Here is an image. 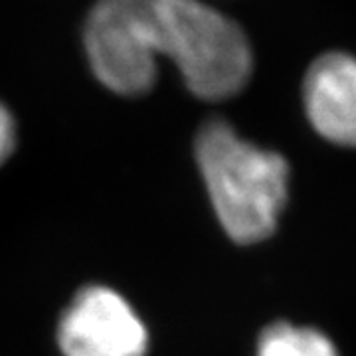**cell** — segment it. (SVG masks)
<instances>
[{
	"instance_id": "obj_2",
	"label": "cell",
	"mask_w": 356,
	"mask_h": 356,
	"mask_svg": "<svg viewBox=\"0 0 356 356\" xmlns=\"http://www.w3.org/2000/svg\"><path fill=\"white\" fill-rule=\"evenodd\" d=\"M153 32L156 56L177 64L194 95L226 99L248 86L254 56L245 32L204 0H154Z\"/></svg>"
},
{
	"instance_id": "obj_3",
	"label": "cell",
	"mask_w": 356,
	"mask_h": 356,
	"mask_svg": "<svg viewBox=\"0 0 356 356\" xmlns=\"http://www.w3.org/2000/svg\"><path fill=\"white\" fill-rule=\"evenodd\" d=\"M154 0H97L86 22V51L93 74L121 95H140L156 79Z\"/></svg>"
},
{
	"instance_id": "obj_4",
	"label": "cell",
	"mask_w": 356,
	"mask_h": 356,
	"mask_svg": "<svg viewBox=\"0 0 356 356\" xmlns=\"http://www.w3.org/2000/svg\"><path fill=\"white\" fill-rule=\"evenodd\" d=\"M58 346L64 356H145L149 332L123 295L89 285L62 313Z\"/></svg>"
},
{
	"instance_id": "obj_6",
	"label": "cell",
	"mask_w": 356,
	"mask_h": 356,
	"mask_svg": "<svg viewBox=\"0 0 356 356\" xmlns=\"http://www.w3.org/2000/svg\"><path fill=\"white\" fill-rule=\"evenodd\" d=\"M257 356H339V353L323 332L275 323L259 337Z\"/></svg>"
},
{
	"instance_id": "obj_1",
	"label": "cell",
	"mask_w": 356,
	"mask_h": 356,
	"mask_svg": "<svg viewBox=\"0 0 356 356\" xmlns=\"http://www.w3.org/2000/svg\"><path fill=\"white\" fill-rule=\"evenodd\" d=\"M196 161L226 234L238 243L266 240L287 200V161L243 140L222 119L204 123Z\"/></svg>"
},
{
	"instance_id": "obj_7",
	"label": "cell",
	"mask_w": 356,
	"mask_h": 356,
	"mask_svg": "<svg viewBox=\"0 0 356 356\" xmlns=\"http://www.w3.org/2000/svg\"><path fill=\"white\" fill-rule=\"evenodd\" d=\"M16 145V125L10 111L0 103V165L13 154Z\"/></svg>"
},
{
	"instance_id": "obj_5",
	"label": "cell",
	"mask_w": 356,
	"mask_h": 356,
	"mask_svg": "<svg viewBox=\"0 0 356 356\" xmlns=\"http://www.w3.org/2000/svg\"><path fill=\"white\" fill-rule=\"evenodd\" d=\"M303 102L311 125L331 143L356 147V58L327 51L307 70Z\"/></svg>"
}]
</instances>
